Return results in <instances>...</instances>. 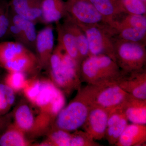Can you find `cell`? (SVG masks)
I'll return each mask as SVG.
<instances>
[{"label":"cell","mask_w":146,"mask_h":146,"mask_svg":"<svg viewBox=\"0 0 146 146\" xmlns=\"http://www.w3.org/2000/svg\"><path fill=\"white\" fill-rule=\"evenodd\" d=\"M80 74L82 81L96 85L118 82L124 74L111 58L100 55L89 56L82 60Z\"/></svg>","instance_id":"obj_1"},{"label":"cell","mask_w":146,"mask_h":146,"mask_svg":"<svg viewBox=\"0 0 146 146\" xmlns=\"http://www.w3.org/2000/svg\"><path fill=\"white\" fill-rule=\"evenodd\" d=\"M91 107H98L107 110L109 113L121 108L129 96L117 82L100 85H88L80 92Z\"/></svg>","instance_id":"obj_2"},{"label":"cell","mask_w":146,"mask_h":146,"mask_svg":"<svg viewBox=\"0 0 146 146\" xmlns=\"http://www.w3.org/2000/svg\"><path fill=\"white\" fill-rule=\"evenodd\" d=\"M115 60L124 74L143 70L145 44L125 41L112 36Z\"/></svg>","instance_id":"obj_3"},{"label":"cell","mask_w":146,"mask_h":146,"mask_svg":"<svg viewBox=\"0 0 146 146\" xmlns=\"http://www.w3.org/2000/svg\"><path fill=\"white\" fill-rule=\"evenodd\" d=\"M49 65L53 79L58 85L63 87L79 86L80 66L58 44L54 47Z\"/></svg>","instance_id":"obj_4"},{"label":"cell","mask_w":146,"mask_h":146,"mask_svg":"<svg viewBox=\"0 0 146 146\" xmlns=\"http://www.w3.org/2000/svg\"><path fill=\"white\" fill-rule=\"evenodd\" d=\"M91 106L79 93L77 98L58 113L56 125L60 129L70 131L83 126Z\"/></svg>","instance_id":"obj_5"},{"label":"cell","mask_w":146,"mask_h":146,"mask_svg":"<svg viewBox=\"0 0 146 146\" xmlns=\"http://www.w3.org/2000/svg\"><path fill=\"white\" fill-rule=\"evenodd\" d=\"M79 26L84 32L88 40L89 56L106 55L115 60L112 35L108 26L97 25Z\"/></svg>","instance_id":"obj_6"},{"label":"cell","mask_w":146,"mask_h":146,"mask_svg":"<svg viewBox=\"0 0 146 146\" xmlns=\"http://www.w3.org/2000/svg\"><path fill=\"white\" fill-rule=\"evenodd\" d=\"M67 15L79 26H108L101 14L88 0H67Z\"/></svg>","instance_id":"obj_7"},{"label":"cell","mask_w":146,"mask_h":146,"mask_svg":"<svg viewBox=\"0 0 146 146\" xmlns=\"http://www.w3.org/2000/svg\"><path fill=\"white\" fill-rule=\"evenodd\" d=\"M109 112L98 107H91L86 121L82 127L94 141L104 138L107 127Z\"/></svg>","instance_id":"obj_8"},{"label":"cell","mask_w":146,"mask_h":146,"mask_svg":"<svg viewBox=\"0 0 146 146\" xmlns=\"http://www.w3.org/2000/svg\"><path fill=\"white\" fill-rule=\"evenodd\" d=\"M54 44V29L52 24H49L38 32L36 35L34 50L39 64H49Z\"/></svg>","instance_id":"obj_9"},{"label":"cell","mask_w":146,"mask_h":146,"mask_svg":"<svg viewBox=\"0 0 146 146\" xmlns=\"http://www.w3.org/2000/svg\"><path fill=\"white\" fill-rule=\"evenodd\" d=\"M37 105L45 106L50 104L51 112L57 115L62 109L65 103L63 94L50 83H41L38 94L34 100Z\"/></svg>","instance_id":"obj_10"},{"label":"cell","mask_w":146,"mask_h":146,"mask_svg":"<svg viewBox=\"0 0 146 146\" xmlns=\"http://www.w3.org/2000/svg\"><path fill=\"white\" fill-rule=\"evenodd\" d=\"M117 83L131 96L146 100V74L145 70L124 74Z\"/></svg>","instance_id":"obj_11"},{"label":"cell","mask_w":146,"mask_h":146,"mask_svg":"<svg viewBox=\"0 0 146 146\" xmlns=\"http://www.w3.org/2000/svg\"><path fill=\"white\" fill-rule=\"evenodd\" d=\"M10 10L36 24L41 22L42 0H10Z\"/></svg>","instance_id":"obj_12"},{"label":"cell","mask_w":146,"mask_h":146,"mask_svg":"<svg viewBox=\"0 0 146 146\" xmlns=\"http://www.w3.org/2000/svg\"><path fill=\"white\" fill-rule=\"evenodd\" d=\"M58 44L80 66L82 62L75 36L63 23H56Z\"/></svg>","instance_id":"obj_13"},{"label":"cell","mask_w":146,"mask_h":146,"mask_svg":"<svg viewBox=\"0 0 146 146\" xmlns=\"http://www.w3.org/2000/svg\"><path fill=\"white\" fill-rule=\"evenodd\" d=\"M40 23L44 25L60 22L67 15L65 1L63 0H42Z\"/></svg>","instance_id":"obj_14"},{"label":"cell","mask_w":146,"mask_h":146,"mask_svg":"<svg viewBox=\"0 0 146 146\" xmlns=\"http://www.w3.org/2000/svg\"><path fill=\"white\" fill-rule=\"evenodd\" d=\"M122 109L128 121L132 123L146 125V100L138 99L130 95Z\"/></svg>","instance_id":"obj_15"},{"label":"cell","mask_w":146,"mask_h":146,"mask_svg":"<svg viewBox=\"0 0 146 146\" xmlns=\"http://www.w3.org/2000/svg\"><path fill=\"white\" fill-rule=\"evenodd\" d=\"M146 141V125H127L115 145H142Z\"/></svg>","instance_id":"obj_16"},{"label":"cell","mask_w":146,"mask_h":146,"mask_svg":"<svg viewBox=\"0 0 146 146\" xmlns=\"http://www.w3.org/2000/svg\"><path fill=\"white\" fill-rule=\"evenodd\" d=\"M104 18L109 26L121 15L126 13L119 0H88Z\"/></svg>","instance_id":"obj_17"},{"label":"cell","mask_w":146,"mask_h":146,"mask_svg":"<svg viewBox=\"0 0 146 146\" xmlns=\"http://www.w3.org/2000/svg\"><path fill=\"white\" fill-rule=\"evenodd\" d=\"M10 20L19 28L25 42L26 47L30 50H35L37 33L33 22L18 16L10 10Z\"/></svg>","instance_id":"obj_18"},{"label":"cell","mask_w":146,"mask_h":146,"mask_svg":"<svg viewBox=\"0 0 146 146\" xmlns=\"http://www.w3.org/2000/svg\"><path fill=\"white\" fill-rule=\"evenodd\" d=\"M39 64L36 56L30 50L7 62L3 67L10 72L23 73L35 68Z\"/></svg>","instance_id":"obj_19"},{"label":"cell","mask_w":146,"mask_h":146,"mask_svg":"<svg viewBox=\"0 0 146 146\" xmlns=\"http://www.w3.org/2000/svg\"><path fill=\"white\" fill-rule=\"evenodd\" d=\"M63 23L75 36L82 62L89 56L88 40L84 32L76 23L66 15Z\"/></svg>","instance_id":"obj_20"},{"label":"cell","mask_w":146,"mask_h":146,"mask_svg":"<svg viewBox=\"0 0 146 146\" xmlns=\"http://www.w3.org/2000/svg\"><path fill=\"white\" fill-rule=\"evenodd\" d=\"M109 31L113 37L125 41L146 44V29L125 27L115 29L109 28Z\"/></svg>","instance_id":"obj_21"},{"label":"cell","mask_w":146,"mask_h":146,"mask_svg":"<svg viewBox=\"0 0 146 146\" xmlns=\"http://www.w3.org/2000/svg\"><path fill=\"white\" fill-rule=\"evenodd\" d=\"M27 48L15 41L0 42V65L3 66L7 62L12 60L28 50Z\"/></svg>","instance_id":"obj_22"},{"label":"cell","mask_w":146,"mask_h":146,"mask_svg":"<svg viewBox=\"0 0 146 146\" xmlns=\"http://www.w3.org/2000/svg\"><path fill=\"white\" fill-rule=\"evenodd\" d=\"M10 21L9 3L6 0H0V42L10 37L9 33Z\"/></svg>","instance_id":"obj_23"},{"label":"cell","mask_w":146,"mask_h":146,"mask_svg":"<svg viewBox=\"0 0 146 146\" xmlns=\"http://www.w3.org/2000/svg\"><path fill=\"white\" fill-rule=\"evenodd\" d=\"M127 118L125 115L119 121L110 126L107 127L105 136L109 143L115 145L128 125Z\"/></svg>","instance_id":"obj_24"},{"label":"cell","mask_w":146,"mask_h":146,"mask_svg":"<svg viewBox=\"0 0 146 146\" xmlns=\"http://www.w3.org/2000/svg\"><path fill=\"white\" fill-rule=\"evenodd\" d=\"M15 117L17 124L23 129H30L33 125V115L27 106H20L16 111Z\"/></svg>","instance_id":"obj_25"},{"label":"cell","mask_w":146,"mask_h":146,"mask_svg":"<svg viewBox=\"0 0 146 146\" xmlns=\"http://www.w3.org/2000/svg\"><path fill=\"white\" fill-rule=\"evenodd\" d=\"M126 13L146 15V4L141 0H119Z\"/></svg>","instance_id":"obj_26"},{"label":"cell","mask_w":146,"mask_h":146,"mask_svg":"<svg viewBox=\"0 0 146 146\" xmlns=\"http://www.w3.org/2000/svg\"><path fill=\"white\" fill-rule=\"evenodd\" d=\"M25 144L23 136L16 131L6 132L0 139V145L2 146H21Z\"/></svg>","instance_id":"obj_27"},{"label":"cell","mask_w":146,"mask_h":146,"mask_svg":"<svg viewBox=\"0 0 146 146\" xmlns=\"http://www.w3.org/2000/svg\"><path fill=\"white\" fill-rule=\"evenodd\" d=\"M96 146L100 144L84 131H79L72 136L70 146Z\"/></svg>","instance_id":"obj_28"},{"label":"cell","mask_w":146,"mask_h":146,"mask_svg":"<svg viewBox=\"0 0 146 146\" xmlns=\"http://www.w3.org/2000/svg\"><path fill=\"white\" fill-rule=\"evenodd\" d=\"M15 100L13 89L10 86L0 84V109H6Z\"/></svg>","instance_id":"obj_29"},{"label":"cell","mask_w":146,"mask_h":146,"mask_svg":"<svg viewBox=\"0 0 146 146\" xmlns=\"http://www.w3.org/2000/svg\"><path fill=\"white\" fill-rule=\"evenodd\" d=\"M72 136L66 131L60 129L51 135L53 143L56 146H70Z\"/></svg>","instance_id":"obj_30"},{"label":"cell","mask_w":146,"mask_h":146,"mask_svg":"<svg viewBox=\"0 0 146 146\" xmlns=\"http://www.w3.org/2000/svg\"><path fill=\"white\" fill-rule=\"evenodd\" d=\"M7 78V82L12 88L15 89H21L24 85L25 76L21 72H10Z\"/></svg>","instance_id":"obj_31"},{"label":"cell","mask_w":146,"mask_h":146,"mask_svg":"<svg viewBox=\"0 0 146 146\" xmlns=\"http://www.w3.org/2000/svg\"><path fill=\"white\" fill-rule=\"evenodd\" d=\"M41 82H37L35 83L32 86H31L29 88L27 89V96L30 99L34 101L41 87Z\"/></svg>","instance_id":"obj_32"},{"label":"cell","mask_w":146,"mask_h":146,"mask_svg":"<svg viewBox=\"0 0 146 146\" xmlns=\"http://www.w3.org/2000/svg\"><path fill=\"white\" fill-rule=\"evenodd\" d=\"M142 1L146 4V0H141Z\"/></svg>","instance_id":"obj_33"}]
</instances>
